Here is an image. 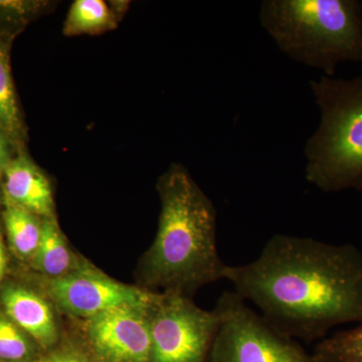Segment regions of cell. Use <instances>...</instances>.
I'll return each mask as SVG.
<instances>
[{"mask_svg": "<svg viewBox=\"0 0 362 362\" xmlns=\"http://www.w3.org/2000/svg\"><path fill=\"white\" fill-rule=\"evenodd\" d=\"M225 280L276 329L295 340H322L362 322V252L351 244L279 233L259 257L226 268Z\"/></svg>", "mask_w": 362, "mask_h": 362, "instance_id": "cell-1", "label": "cell"}, {"mask_svg": "<svg viewBox=\"0 0 362 362\" xmlns=\"http://www.w3.org/2000/svg\"><path fill=\"white\" fill-rule=\"evenodd\" d=\"M158 228L142 262L143 280L163 292L188 295L225 280L226 265L216 244V207L180 163L170 164L157 181Z\"/></svg>", "mask_w": 362, "mask_h": 362, "instance_id": "cell-2", "label": "cell"}, {"mask_svg": "<svg viewBox=\"0 0 362 362\" xmlns=\"http://www.w3.org/2000/svg\"><path fill=\"white\" fill-rule=\"evenodd\" d=\"M259 23L283 54L326 77L340 64H362L358 0H264Z\"/></svg>", "mask_w": 362, "mask_h": 362, "instance_id": "cell-3", "label": "cell"}, {"mask_svg": "<svg viewBox=\"0 0 362 362\" xmlns=\"http://www.w3.org/2000/svg\"><path fill=\"white\" fill-rule=\"evenodd\" d=\"M310 89L320 121L305 144V178L325 194L361 192L362 77L322 76Z\"/></svg>", "mask_w": 362, "mask_h": 362, "instance_id": "cell-4", "label": "cell"}, {"mask_svg": "<svg viewBox=\"0 0 362 362\" xmlns=\"http://www.w3.org/2000/svg\"><path fill=\"white\" fill-rule=\"evenodd\" d=\"M221 323L209 362H318L297 340L276 329L237 293H223Z\"/></svg>", "mask_w": 362, "mask_h": 362, "instance_id": "cell-5", "label": "cell"}, {"mask_svg": "<svg viewBox=\"0 0 362 362\" xmlns=\"http://www.w3.org/2000/svg\"><path fill=\"white\" fill-rule=\"evenodd\" d=\"M220 323L218 309L204 310L182 293H160L150 310L149 362H206Z\"/></svg>", "mask_w": 362, "mask_h": 362, "instance_id": "cell-6", "label": "cell"}, {"mask_svg": "<svg viewBox=\"0 0 362 362\" xmlns=\"http://www.w3.org/2000/svg\"><path fill=\"white\" fill-rule=\"evenodd\" d=\"M47 289L61 310L85 320L121 307H151L159 297V293L117 282L88 267L47 281Z\"/></svg>", "mask_w": 362, "mask_h": 362, "instance_id": "cell-7", "label": "cell"}, {"mask_svg": "<svg viewBox=\"0 0 362 362\" xmlns=\"http://www.w3.org/2000/svg\"><path fill=\"white\" fill-rule=\"evenodd\" d=\"M151 308L121 307L86 320L88 338L98 356L105 362H149Z\"/></svg>", "mask_w": 362, "mask_h": 362, "instance_id": "cell-8", "label": "cell"}, {"mask_svg": "<svg viewBox=\"0 0 362 362\" xmlns=\"http://www.w3.org/2000/svg\"><path fill=\"white\" fill-rule=\"evenodd\" d=\"M4 314L25 334L44 347L56 342L59 330L51 305L37 293L8 284L0 294Z\"/></svg>", "mask_w": 362, "mask_h": 362, "instance_id": "cell-9", "label": "cell"}, {"mask_svg": "<svg viewBox=\"0 0 362 362\" xmlns=\"http://www.w3.org/2000/svg\"><path fill=\"white\" fill-rule=\"evenodd\" d=\"M6 202L40 218H54V201L49 178L28 157L21 154L4 169Z\"/></svg>", "mask_w": 362, "mask_h": 362, "instance_id": "cell-10", "label": "cell"}, {"mask_svg": "<svg viewBox=\"0 0 362 362\" xmlns=\"http://www.w3.org/2000/svg\"><path fill=\"white\" fill-rule=\"evenodd\" d=\"M30 262L33 268L49 280L65 277L82 268L71 251L56 216L42 218L39 247Z\"/></svg>", "mask_w": 362, "mask_h": 362, "instance_id": "cell-11", "label": "cell"}, {"mask_svg": "<svg viewBox=\"0 0 362 362\" xmlns=\"http://www.w3.org/2000/svg\"><path fill=\"white\" fill-rule=\"evenodd\" d=\"M118 21L115 11L103 0H76L66 14L63 33L66 37L101 35L115 30Z\"/></svg>", "mask_w": 362, "mask_h": 362, "instance_id": "cell-12", "label": "cell"}, {"mask_svg": "<svg viewBox=\"0 0 362 362\" xmlns=\"http://www.w3.org/2000/svg\"><path fill=\"white\" fill-rule=\"evenodd\" d=\"M4 225L9 245L16 256L32 261L42 235V218L28 209L6 202Z\"/></svg>", "mask_w": 362, "mask_h": 362, "instance_id": "cell-13", "label": "cell"}, {"mask_svg": "<svg viewBox=\"0 0 362 362\" xmlns=\"http://www.w3.org/2000/svg\"><path fill=\"white\" fill-rule=\"evenodd\" d=\"M0 130L11 142L21 141L23 136L20 109L16 100L8 47L6 40L0 37Z\"/></svg>", "mask_w": 362, "mask_h": 362, "instance_id": "cell-14", "label": "cell"}, {"mask_svg": "<svg viewBox=\"0 0 362 362\" xmlns=\"http://www.w3.org/2000/svg\"><path fill=\"white\" fill-rule=\"evenodd\" d=\"M313 354L318 362H362V322L323 338Z\"/></svg>", "mask_w": 362, "mask_h": 362, "instance_id": "cell-15", "label": "cell"}, {"mask_svg": "<svg viewBox=\"0 0 362 362\" xmlns=\"http://www.w3.org/2000/svg\"><path fill=\"white\" fill-rule=\"evenodd\" d=\"M32 354L30 337L6 314H0V361L23 362Z\"/></svg>", "mask_w": 362, "mask_h": 362, "instance_id": "cell-16", "label": "cell"}, {"mask_svg": "<svg viewBox=\"0 0 362 362\" xmlns=\"http://www.w3.org/2000/svg\"><path fill=\"white\" fill-rule=\"evenodd\" d=\"M39 362H90L82 354L73 350H58L45 356Z\"/></svg>", "mask_w": 362, "mask_h": 362, "instance_id": "cell-17", "label": "cell"}, {"mask_svg": "<svg viewBox=\"0 0 362 362\" xmlns=\"http://www.w3.org/2000/svg\"><path fill=\"white\" fill-rule=\"evenodd\" d=\"M11 144V139L0 130V173H4V169L13 159Z\"/></svg>", "mask_w": 362, "mask_h": 362, "instance_id": "cell-18", "label": "cell"}, {"mask_svg": "<svg viewBox=\"0 0 362 362\" xmlns=\"http://www.w3.org/2000/svg\"><path fill=\"white\" fill-rule=\"evenodd\" d=\"M6 268V252L4 247V238L0 232V284H1L2 278H4V272Z\"/></svg>", "mask_w": 362, "mask_h": 362, "instance_id": "cell-19", "label": "cell"}]
</instances>
